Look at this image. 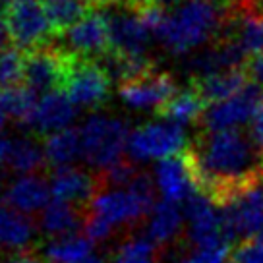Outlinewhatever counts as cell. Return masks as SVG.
Returning <instances> with one entry per match:
<instances>
[{"label":"cell","mask_w":263,"mask_h":263,"mask_svg":"<svg viewBox=\"0 0 263 263\" xmlns=\"http://www.w3.org/2000/svg\"><path fill=\"white\" fill-rule=\"evenodd\" d=\"M219 207L230 246L236 240L246 242L263 236V178L234 192Z\"/></svg>","instance_id":"277c9868"},{"label":"cell","mask_w":263,"mask_h":263,"mask_svg":"<svg viewBox=\"0 0 263 263\" xmlns=\"http://www.w3.org/2000/svg\"><path fill=\"white\" fill-rule=\"evenodd\" d=\"M6 164L14 173H20L22 176H29L47 164L45 149L29 138H20V140L10 141Z\"/></svg>","instance_id":"d4e9b609"},{"label":"cell","mask_w":263,"mask_h":263,"mask_svg":"<svg viewBox=\"0 0 263 263\" xmlns=\"http://www.w3.org/2000/svg\"><path fill=\"white\" fill-rule=\"evenodd\" d=\"M37 103V95L29 87H25L24 83L0 91V110L6 116L16 118L20 124H24L29 118Z\"/></svg>","instance_id":"4316f807"},{"label":"cell","mask_w":263,"mask_h":263,"mask_svg":"<svg viewBox=\"0 0 263 263\" xmlns=\"http://www.w3.org/2000/svg\"><path fill=\"white\" fill-rule=\"evenodd\" d=\"M10 47H14V43H12L8 24H6V14L0 12V52L10 49Z\"/></svg>","instance_id":"74e56055"},{"label":"cell","mask_w":263,"mask_h":263,"mask_svg":"<svg viewBox=\"0 0 263 263\" xmlns=\"http://www.w3.org/2000/svg\"><path fill=\"white\" fill-rule=\"evenodd\" d=\"M151 2H155L157 6H161L163 10L173 8V6H176V4H178V0H151Z\"/></svg>","instance_id":"f35d334b"},{"label":"cell","mask_w":263,"mask_h":263,"mask_svg":"<svg viewBox=\"0 0 263 263\" xmlns=\"http://www.w3.org/2000/svg\"><path fill=\"white\" fill-rule=\"evenodd\" d=\"M205 107L207 105L203 103V99L190 87L182 93H176L157 115L164 118L166 122H173L176 126H186V124L199 122Z\"/></svg>","instance_id":"cb8c5ba5"},{"label":"cell","mask_w":263,"mask_h":263,"mask_svg":"<svg viewBox=\"0 0 263 263\" xmlns=\"http://www.w3.org/2000/svg\"><path fill=\"white\" fill-rule=\"evenodd\" d=\"M93 255V242L87 236H64L54 238L47 248L50 263H83Z\"/></svg>","instance_id":"484cf974"},{"label":"cell","mask_w":263,"mask_h":263,"mask_svg":"<svg viewBox=\"0 0 263 263\" xmlns=\"http://www.w3.org/2000/svg\"><path fill=\"white\" fill-rule=\"evenodd\" d=\"M17 0H0V12H6V10L12 6V4H16Z\"/></svg>","instance_id":"ab89813d"},{"label":"cell","mask_w":263,"mask_h":263,"mask_svg":"<svg viewBox=\"0 0 263 263\" xmlns=\"http://www.w3.org/2000/svg\"><path fill=\"white\" fill-rule=\"evenodd\" d=\"M43 4H52V2H66V0H41ZM82 2H91V4H95V6H99L97 0H82Z\"/></svg>","instance_id":"60d3db41"},{"label":"cell","mask_w":263,"mask_h":263,"mask_svg":"<svg viewBox=\"0 0 263 263\" xmlns=\"http://www.w3.org/2000/svg\"><path fill=\"white\" fill-rule=\"evenodd\" d=\"M68 54L54 45L41 47L24 57V85L35 95H49L64 85Z\"/></svg>","instance_id":"7c38bea8"},{"label":"cell","mask_w":263,"mask_h":263,"mask_svg":"<svg viewBox=\"0 0 263 263\" xmlns=\"http://www.w3.org/2000/svg\"><path fill=\"white\" fill-rule=\"evenodd\" d=\"M155 182L164 201H173V203H180V201L186 203L196 192H199L201 190L199 176H197L196 163L192 159L190 149H186L180 155L159 161Z\"/></svg>","instance_id":"4fadbf2b"},{"label":"cell","mask_w":263,"mask_h":263,"mask_svg":"<svg viewBox=\"0 0 263 263\" xmlns=\"http://www.w3.org/2000/svg\"><path fill=\"white\" fill-rule=\"evenodd\" d=\"M89 215L107 221L110 227L134 224L141 221L153 207L130 190H101L89 205Z\"/></svg>","instance_id":"5bb4252c"},{"label":"cell","mask_w":263,"mask_h":263,"mask_svg":"<svg viewBox=\"0 0 263 263\" xmlns=\"http://www.w3.org/2000/svg\"><path fill=\"white\" fill-rule=\"evenodd\" d=\"M35 229L31 221L16 211H6L0 217V248H25L33 240Z\"/></svg>","instance_id":"83f0119b"},{"label":"cell","mask_w":263,"mask_h":263,"mask_svg":"<svg viewBox=\"0 0 263 263\" xmlns=\"http://www.w3.org/2000/svg\"><path fill=\"white\" fill-rule=\"evenodd\" d=\"M4 124H6V115L0 110V132H2V128H4Z\"/></svg>","instance_id":"b9f144b4"},{"label":"cell","mask_w":263,"mask_h":263,"mask_svg":"<svg viewBox=\"0 0 263 263\" xmlns=\"http://www.w3.org/2000/svg\"><path fill=\"white\" fill-rule=\"evenodd\" d=\"M236 2H238V0H236Z\"/></svg>","instance_id":"ee69618b"},{"label":"cell","mask_w":263,"mask_h":263,"mask_svg":"<svg viewBox=\"0 0 263 263\" xmlns=\"http://www.w3.org/2000/svg\"><path fill=\"white\" fill-rule=\"evenodd\" d=\"M57 39L60 45L52 43L57 49L87 60H101L110 50L107 22L99 8L89 12L82 22L72 25L64 33L57 35Z\"/></svg>","instance_id":"8fae6325"},{"label":"cell","mask_w":263,"mask_h":263,"mask_svg":"<svg viewBox=\"0 0 263 263\" xmlns=\"http://www.w3.org/2000/svg\"><path fill=\"white\" fill-rule=\"evenodd\" d=\"M248 83L250 78L246 74V68H240V70H227L192 80V89L203 99L205 105H213L238 95Z\"/></svg>","instance_id":"d6986e66"},{"label":"cell","mask_w":263,"mask_h":263,"mask_svg":"<svg viewBox=\"0 0 263 263\" xmlns=\"http://www.w3.org/2000/svg\"><path fill=\"white\" fill-rule=\"evenodd\" d=\"M236 10L246 14V16L263 20V0H238Z\"/></svg>","instance_id":"e575fe53"},{"label":"cell","mask_w":263,"mask_h":263,"mask_svg":"<svg viewBox=\"0 0 263 263\" xmlns=\"http://www.w3.org/2000/svg\"><path fill=\"white\" fill-rule=\"evenodd\" d=\"M99 10L107 22L108 45L112 52L124 57H147L145 50L153 33L145 25L140 10L126 6H103Z\"/></svg>","instance_id":"ba28073f"},{"label":"cell","mask_w":263,"mask_h":263,"mask_svg":"<svg viewBox=\"0 0 263 263\" xmlns=\"http://www.w3.org/2000/svg\"><path fill=\"white\" fill-rule=\"evenodd\" d=\"M43 149H45L47 164L52 166L54 171L72 166V163L82 159V136H80V130L66 128L62 132L52 134L45 140Z\"/></svg>","instance_id":"7402d4cb"},{"label":"cell","mask_w":263,"mask_h":263,"mask_svg":"<svg viewBox=\"0 0 263 263\" xmlns=\"http://www.w3.org/2000/svg\"><path fill=\"white\" fill-rule=\"evenodd\" d=\"M83 263H103V261H101V259H99L97 255H91L89 259H85V261H83Z\"/></svg>","instance_id":"7bdbcfd3"},{"label":"cell","mask_w":263,"mask_h":263,"mask_svg":"<svg viewBox=\"0 0 263 263\" xmlns=\"http://www.w3.org/2000/svg\"><path fill=\"white\" fill-rule=\"evenodd\" d=\"M246 74H248V78H250V82L257 83L263 89V54L252 58V60H248Z\"/></svg>","instance_id":"836d02e7"},{"label":"cell","mask_w":263,"mask_h":263,"mask_svg":"<svg viewBox=\"0 0 263 263\" xmlns=\"http://www.w3.org/2000/svg\"><path fill=\"white\" fill-rule=\"evenodd\" d=\"M236 0H186L166 16L157 41L171 54H188L221 37L229 24Z\"/></svg>","instance_id":"7a4b0ae2"},{"label":"cell","mask_w":263,"mask_h":263,"mask_svg":"<svg viewBox=\"0 0 263 263\" xmlns=\"http://www.w3.org/2000/svg\"><path fill=\"white\" fill-rule=\"evenodd\" d=\"M151 0H97L99 8H103V6H126V8H132V10L143 8Z\"/></svg>","instance_id":"d590c367"},{"label":"cell","mask_w":263,"mask_h":263,"mask_svg":"<svg viewBox=\"0 0 263 263\" xmlns=\"http://www.w3.org/2000/svg\"><path fill=\"white\" fill-rule=\"evenodd\" d=\"M184 209L173 201H157V205L151 211V219L147 224V236L153 244L161 248L168 242H173L184 224Z\"/></svg>","instance_id":"44dd1931"},{"label":"cell","mask_w":263,"mask_h":263,"mask_svg":"<svg viewBox=\"0 0 263 263\" xmlns=\"http://www.w3.org/2000/svg\"><path fill=\"white\" fill-rule=\"evenodd\" d=\"M4 14L12 43L24 52L49 47L57 39V31L41 0H17Z\"/></svg>","instance_id":"5b68a950"},{"label":"cell","mask_w":263,"mask_h":263,"mask_svg":"<svg viewBox=\"0 0 263 263\" xmlns=\"http://www.w3.org/2000/svg\"><path fill=\"white\" fill-rule=\"evenodd\" d=\"M263 105V89L257 83L250 82L238 95L207 105L203 115L199 118L201 132H227L238 130L242 124L252 122L255 112Z\"/></svg>","instance_id":"9c48e42d"},{"label":"cell","mask_w":263,"mask_h":263,"mask_svg":"<svg viewBox=\"0 0 263 263\" xmlns=\"http://www.w3.org/2000/svg\"><path fill=\"white\" fill-rule=\"evenodd\" d=\"M229 263H263V236L240 242L230 250Z\"/></svg>","instance_id":"4dcf8cb0"},{"label":"cell","mask_w":263,"mask_h":263,"mask_svg":"<svg viewBox=\"0 0 263 263\" xmlns=\"http://www.w3.org/2000/svg\"><path fill=\"white\" fill-rule=\"evenodd\" d=\"M130 128L122 118L93 115L80 128L82 136V159L99 173L107 171L122 161L128 149Z\"/></svg>","instance_id":"3957f363"},{"label":"cell","mask_w":263,"mask_h":263,"mask_svg":"<svg viewBox=\"0 0 263 263\" xmlns=\"http://www.w3.org/2000/svg\"><path fill=\"white\" fill-rule=\"evenodd\" d=\"M76 118L74 103L68 99L64 91H52L49 95L39 99L37 107L33 108L29 118L22 126L27 130L41 134V136H52L57 132H62L68 128V124Z\"/></svg>","instance_id":"e0dca14e"},{"label":"cell","mask_w":263,"mask_h":263,"mask_svg":"<svg viewBox=\"0 0 263 263\" xmlns=\"http://www.w3.org/2000/svg\"><path fill=\"white\" fill-rule=\"evenodd\" d=\"M201 192L217 205L234 192L263 178V149L240 130L199 132L190 145Z\"/></svg>","instance_id":"6da1fadb"},{"label":"cell","mask_w":263,"mask_h":263,"mask_svg":"<svg viewBox=\"0 0 263 263\" xmlns=\"http://www.w3.org/2000/svg\"><path fill=\"white\" fill-rule=\"evenodd\" d=\"M24 57L25 52L17 47L0 52V91L24 83Z\"/></svg>","instance_id":"f1b7e54d"},{"label":"cell","mask_w":263,"mask_h":263,"mask_svg":"<svg viewBox=\"0 0 263 263\" xmlns=\"http://www.w3.org/2000/svg\"><path fill=\"white\" fill-rule=\"evenodd\" d=\"M159 246L153 244L147 236L134 238L122 244V248L116 254L115 263H155V254Z\"/></svg>","instance_id":"f546056e"},{"label":"cell","mask_w":263,"mask_h":263,"mask_svg":"<svg viewBox=\"0 0 263 263\" xmlns=\"http://www.w3.org/2000/svg\"><path fill=\"white\" fill-rule=\"evenodd\" d=\"M115 227H110L107 221L99 219V217H93V215H87L83 219V232L85 236L91 240V242H101V240H107L110 234H112Z\"/></svg>","instance_id":"d6a6232c"},{"label":"cell","mask_w":263,"mask_h":263,"mask_svg":"<svg viewBox=\"0 0 263 263\" xmlns=\"http://www.w3.org/2000/svg\"><path fill=\"white\" fill-rule=\"evenodd\" d=\"M108 87L110 80L97 60L68 54L62 91L76 107L101 108L108 99Z\"/></svg>","instance_id":"8992f818"},{"label":"cell","mask_w":263,"mask_h":263,"mask_svg":"<svg viewBox=\"0 0 263 263\" xmlns=\"http://www.w3.org/2000/svg\"><path fill=\"white\" fill-rule=\"evenodd\" d=\"M230 255V248H197L194 254L180 263H224Z\"/></svg>","instance_id":"1f68e13d"},{"label":"cell","mask_w":263,"mask_h":263,"mask_svg":"<svg viewBox=\"0 0 263 263\" xmlns=\"http://www.w3.org/2000/svg\"><path fill=\"white\" fill-rule=\"evenodd\" d=\"M184 219L188 222V236L197 248H230L224 236L221 207L205 192H196L184 203Z\"/></svg>","instance_id":"30bf717a"},{"label":"cell","mask_w":263,"mask_h":263,"mask_svg":"<svg viewBox=\"0 0 263 263\" xmlns=\"http://www.w3.org/2000/svg\"><path fill=\"white\" fill-rule=\"evenodd\" d=\"M221 35L236 43L248 60L263 54V20L246 16L238 10H234V14L229 20V24L224 25Z\"/></svg>","instance_id":"ffe728a7"},{"label":"cell","mask_w":263,"mask_h":263,"mask_svg":"<svg viewBox=\"0 0 263 263\" xmlns=\"http://www.w3.org/2000/svg\"><path fill=\"white\" fill-rule=\"evenodd\" d=\"M122 101L138 110H161L176 95V83L168 74L151 72L118 87Z\"/></svg>","instance_id":"9a60e30c"},{"label":"cell","mask_w":263,"mask_h":263,"mask_svg":"<svg viewBox=\"0 0 263 263\" xmlns=\"http://www.w3.org/2000/svg\"><path fill=\"white\" fill-rule=\"evenodd\" d=\"M50 184L39 174L20 176L4 192V203L20 215H31L43 211L50 203Z\"/></svg>","instance_id":"ac0fdd59"},{"label":"cell","mask_w":263,"mask_h":263,"mask_svg":"<svg viewBox=\"0 0 263 263\" xmlns=\"http://www.w3.org/2000/svg\"><path fill=\"white\" fill-rule=\"evenodd\" d=\"M186 151V134L182 126L173 122H149L132 130L128 138V153L134 163L151 159L163 161Z\"/></svg>","instance_id":"52a82bcc"},{"label":"cell","mask_w":263,"mask_h":263,"mask_svg":"<svg viewBox=\"0 0 263 263\" xmlns=\"http://www.w3.org/2000/svg\"><path fill=\"white\" fill-rule=\"evenodd\" d=\"M252 138L263 149V105L259 107V110L255 112L254 120H252Z\"/></svg>","instance_id":"8d00e7d4"},{"label":"cell","mask_w":263,"mask_h":263,"mask_svg":"<svg viewBox=\"0 0 263 263\" xmlns=\"http://www.w3.org/2000/svg\"><path fill=\"white\" fill-rule=\"evenodd\" d=\"M83 224L78 209L60 199H50V203L41 211V229L57 238L72 236L74 230Z\"/></svg>","instance_id":"603a6c76"},{"label":"cell","mask_w":263,"mask_h":263,"mask_svg":"<svg viewBox=\"0 0 263 263\" xmlns=\"http://www.w3.org/2000/svg\"><path fill=\"white\" fill-rule=\"evenodd\" d=\"M50 194L54 199L66 201L70 205L87 211L91 201L101 192V180L97 174L85 173L76 166L58 168L50 176Z\"/></svg>","instance_id":"2e32d148"}]
</instances>
